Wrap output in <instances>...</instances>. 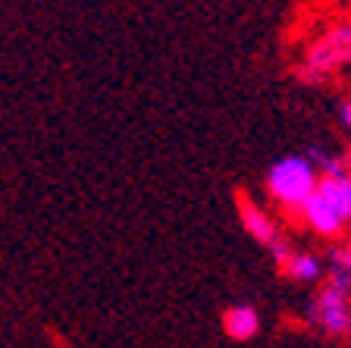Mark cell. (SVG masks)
I'll return each mask as SVG.
<instances>
[{"label": "cell", "instance_id": "1", "mask_svg": "<svg viewBox=\"0 0 351 348\" xmlns=\"http://www.w3.org/2000/svg\"><path fill=\"white\" fill-rule=\"evenodd\" d=\"M317 182H320V173L307 160V154H289V157H279L267 170V195L273 198L276 207L298 217L301 204L314 195Z\"/></svg>", "mask_w": 351, "mask_h": 348}, {"label": "cell", "instance_id": "9", "mask_svg": "<svg viewBox=\"0 0 351 348\" xmlns=\"http://www.w3.org/2000/svg\"><path fill=\"white\" fill-rule=\"evenodd\" d=\"M307 160L317 167L320 176H351V157L348 154H326L323 148H311Z\"/></svg>", "mask_w": 351, "mask_h": 348}, {"label": "cell", "instance_id": "5", "mask_svg": "<svg viewBox=\"0 0 351 348\" xmlns=\"http://www.w3.org/2000/svg\"><path fill=\"white\" fill-rule=\"evenodd\" d=\"M235 207H239L241 226H245L251 239H257L261 245H273V242L282 235V232H279V223H276V220H273L270 213L263 211V207L254 201V198L245 195V192H239V198H235Z\"/></svg>", "mask_w": 351, "mask_h": 348}, {"label": "cell", "instance_id": "6", "mask_svg": "<svg viewBox=\"0 0 351 348\" xmlns=\"http://www.w3.org/2000/svg\"><path fill=\"white\" fill-rule=\"evenodd\" d=\"M317 195L332 207V213L345 226H351V176H320Z\"/></svg>", "mask_w": 351, "mask_h": 348}, {"label": "cell", "instance_id": "12", "mask_svg": "<svg viewBox=\"0 0 351 348\" xmlns=\"http://www.w3.org/2000/svg\"><path fill=\"white\" fill-rule=\"evenodd\" d=\"M339 119H342V126L351 132V97L342 104V107H339Z\"/></svg>", "mask_w": 351, "mask_h": 348}, {"label": "cell", "instance_id": "11", "mask_svg": "<svg viewBox=\"0 0 351 348\" xmlns=\"http://www.w3.org/2000/svg\"><path fill=\"white\" fill-rule=\"evenodd\" d=\"M332 264H336L339 270H345V273L351 276V239L345 242L342 248H336V251H332Z\"/></svg>", "mask_w": 351, "mask_h": 348}, {"label": "cell", "instance_id": "8", "mask_svg": "<svg viewBox=\"0 0 351 348\" xmlns=\"http://www.w3.org/2000/svg\"><path fill=\"white\" fill-rule=\"evenodd\" d=\"M279 270H282L289 279H295V283H317L323 276V261L311 251H292L289 261H285Z\"/></svg>", "mask_w": 351, "mask_h": 348}, {"label": "cell", "instance_id": "13", "mask_svg": "<svg viewBox=\"0 0 351 348\" xmlns=\"http://www.w3.org/2000/svg\"><path fill=\"white\" fill-rule=\"evenodd\" d=\"M348 333H351V329H348Z\"/></svg>", "mask_w": 351, "mask_h": 348}, {"label": "cell", "instance_id": "3", "mask_svg": "<svg viewBox=\"0 0 351 348\" xmlns=\"http://www.w3.org/2000/svg\"><path fill=\"white\" fill-rule=\"evenodd\" d=\"M307 320L326 336H345L351 329V276L345 270L332 267V273L323 279L314 305L307 308Z\"/></svg>", "mask_w": 351, "mask_h": 348}, {"label": "cell", "instance_id": "10", "mask_svg": "<svg viewBox=\"0 0 351 348\" xmlns=\"http://www.w3.org/2000/svg\"><path fill=\"white\" fill-rule=\"evenodd\" d=\"M267 248H270V254H273V261H276V267H282V264L289 261V254H292V245L285 242V235H279V239L273 242V245H267Z\"/></svg>", "mask_w": 351, "mask_h": 348}, {"label": "cell", "instance_id": "2", "mask_svg": "<svg viewBox=\"0 0 351 348\" xmlns=\"http://www.w3.org/2000/svg\"><path fill=\"white\" fill-rule=\"evenodd\" d=\"M345 66H351V25L339 22L307 44L298 76L311 85H317V82H326L329 76H336Z\"/></svg>", "mask_w": 351, "mask_h": 348}, {"label": "cell", "instance_id": "7", "mask_svg": "<svg viewBox=\"0 0 351 348\" xmlns=\"http://www.w3.org/2000/svg\"><path fill=\"white\" fill-rule=\"evenodd\" d=\"M223 333L232 342H248L261 333V314L251 305H232L223 314Z\"/></svg>", "mask_w": 351, "mask_h": 348}, {"label": "cell", "instance_id": "4", "mask_svg": "<svg viewBox=\"0 0 351 348\" xmlns=\"http://www.w3.org/2000/svg\"><path fill=\"white\" fill-rule=\"evenodd\" d=\"M298 217H301V223H304L307 229L314 232V235H320V239H329V242H332V239H342L345 229H348V226H345L342 220L332 213V207H329V204L323 201L320 195H317V189H314V195L301 204Z\"/></svg>", "mask_w": 351, "mask_h": 348}]
</instances>
